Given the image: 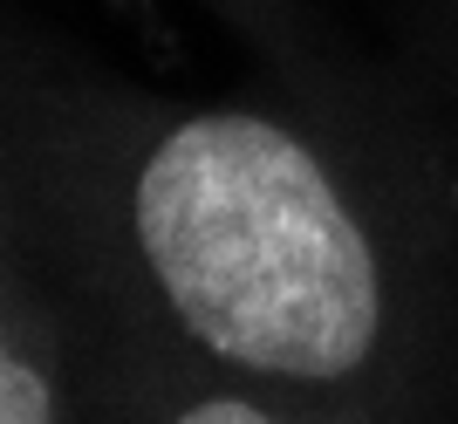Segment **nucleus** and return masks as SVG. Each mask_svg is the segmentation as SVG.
I'll use <instances>...</instances> for the list:
<instances>
[{"label":"nucleus","mask_w":458,"mask_h":424,"mask_svg":"<svg viewBox=\"0 0 458 424\" xmlns=\"http://www.w3.org/2000/svg\"><path fill=\"white\" fill-rule=\"evenodd\" d=\"M0 253H28V226H21V192H14L7 144H0Z\"/></svg>","instance_id":"39448f33"},{"label":"nucleus","mask_w":458,"mask_h":424,"mask_svg":"<svg viewBox=\"0 0 458 424\" xmlns=\"http://www.w3.org/2000/svg\"><path fill=\"white\" fill-rule=\"evenodd\" d=\"M199 7H212V14H219V28H233V35L247 41V48L267 62L287 89L335 97V103H377V110H390V97H383L377 82H363L356 69H349L343 48H335V35L308 14L301 0H199Z\"/></svg>","instance_id":"20e7f679"},{"label":"nucleus","mask_w":458,"mask_h":424,"mask_svg":"<svg viewBox=\"0 0 458 424\" xmlns=\"http://www.w3.org/2000/svg\"><path fill=\"white\" fill-rule=\"evenodd\" d=\"M76 397L89 424H322L260 390L219 384L206 369L165 363L131 343H96V335H76Z\"/></svg>","instance_id":"f03ea898"},{"label":"nucleus","mask_w":458,"mask_h":424,"mask_svg":"<svg viewBox=\"0 0 458 424\" xmlns=\"http://www.w3.org/2000/svg\"><path fill=\"white\" fill-rule=\"evenodd\" d=\"M76 335L35 253H0V424H76Z\"/></svg>","instance_id":"7ed1b4c3"},{"label":"nucleus","mask_w":458,"mask_h":424,"mask_svg":"<svg viewBox=\"0 0 458 424\" xmlns=\"http://www.w3.org/2000/svg\"><path fill=\"white\" fill-rule=\"evenodd\" d=\"M0 144L76 335L322 424H458V219L390 110L0 76Z\"/></svg>","instance_id":"f257e3e1"},{"label":"nucleus","mask_w":458,"mask_h":424,"mask_svg":"<svg viewBox=\"0 0 458 424\" xmlns=\"http://www.w3.org/2000/svg\"><path fill=\"white\" fill-rule=\"evenodd\" d=\"M431 28H438L445 55H458V0H431Z\"/></svg>","instance_id":"423d86ee"}]
</instances>
